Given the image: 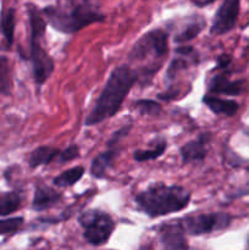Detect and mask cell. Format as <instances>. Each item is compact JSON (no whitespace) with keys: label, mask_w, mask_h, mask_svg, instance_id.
Listing matches in <instances>:
<instances>
[{"label":"cell","mask_w":249,"mask_h":250,"mask_svg":"<svg viewBox=\"0 0 249 250\" xmlns=\"http://www.w3.org/2000/svg\"><path fill=\"white\" fill-rule=\"evenodd\" d=\"M139 81V72L128 65H119L111 71L104 88L88 116L84 126L90 127L114 117L121 109L124 99Z\"/></svg>","instance_id":"1"},{"label":"cell","mask_w":249,"mask_h":250,"mask_svg":"<svg viewBox=\"0 0 249 250\" xmlns=\"http://www.w3.org/2000/svg\"><path fill=\"white\" fill-rule=\"evenodd\" d=\"M190 193L182 186L154 183L136 195L137 210L150 219L178 212L189 205Z\"/></svg>","instance_id":"2"},{"label":"cell","mask_w":249,"mask_h":250,"mask_svg":"<svg viewBox=\"0 0 249 250\" xmlns=\"http://www.w3.org/2000/svg\"><path fill=\"white\" fill-rule=\"evenodd\" d=\"M27 12L29 19V60L32 62L34 83L42 87L50 78L55 70L54 59L42 45L44 33L46 29V22L43 17V12L33 4L27 5Z\"/></svg>","instance_id":"3"},{"label":"cell","mask_w":249,"mask_h":250,"mask_svg":"<svg viewBox=\"0 0 249 250\" xmlns=\"http://www.w3.org/2000/svg\"><path fill=\"white\" fill-rule=\"evenodd\" d=\"M46 21L56 31L65 34H75L92 23L104 22L105 15L88 4H78L70 10L56 6H46L42 10Z\"/></svg>","instance_id":"4"},{"label":"cell","mask_w":249,"mask_h":250,"mask_svg":"<svg viewBox=\"0 0 249 250\" xmlns=\"http://www.w3.org/2000/svg\"><path fill=\"white\" fill-rule=\"evenodd\" d=\"M77 221L83 229L84 241L94 247L106 244L115 229L114 219L99 209L82 211L78 215Z\"/></svg>","instance_id":"5"},{"label":"cell","mask_w":249,"mask_h":250,"mask_svg":"<svg viewBox=\"0 0 249 250\" xmlns=\"http://www.w3.org/2000/svg\"><path fill=\"white\" fill-rule=\"evenodd\" d=\"M168 53V34L163 28H155L141 37L128 51L129 61H143L149 56L165 59Z\"/></svg>","instance_id":"6"},{"label":"cell","mask_w":249,"mask_h":250,"mask_svg":"<svg viewBox=\"0 0 249 250\" xmlns=\"http://www.w3.org/2000/svg\"><path fill=\"white\" fill-rule=\"evenodd\" d=\"M233 217L226 212H207L195 214L180 219L185 229L186 234L189 236H203L212 232L224 231L228 229Z\"/></svg>","instance_id":"7"},{"label":"cell","mask_w":249,"mask_h":250,"mask_svg":"<svg viewBox=\"0 0 249 250\" xmlns=\"http://www.w3.org/2000/svg\"><path fill=\"white\" fill-rule=\"evenodd\" d=\"M239 15V0H224L215 12L210 34L224 36L236 27Z\"/></svg>","instance_id":"8"},{"label":"cell","mask_w":249,"mask_h":250,"mask_svg":"<svg viewBox=\"0 0 249 250\" xmlns=\"http://www.w3.org/2000/svg\"><path fill=\"white\" fill-rule=\"evenodd\" d=\"M159 242L164 249H188L186 232L181 220H171L156 227Z\"/></svg>","instance_id":"9"},{"label":"cell","mask_w":249,"mask_h":250,"mask_svg":"<svg viewBox=\"0 0 249 250\" xmlns=\"http://www.w3.org/2000/svg\"><path fill=\"white\" fill-rule=\"evenodd\" d=\"M211 139L210 133H203L197 139L188 142L180 148V155L183 164L203 163L207 158V144Z\"/></svg>","instance_id":"10"},{"label":"cell","mask_w":249,"mask_h":250,"mask_svg":"<svg viewBox=\"0 0 249 250\" xmlns=\"http://www.w3.org/2000/svg\"><path fill=\"white\" fill-rule=\"evenodd\" d=\"M244 81L237 80L231 81L228 75L225 72L217 73L211 78L209 84V92L211 94H224V95H241L244 92Z\"/></svg>","instance_id":"11"},{"label":"cell","mask_w":249,"mask_h":250,"mask_svg":"<svg viewBox=\"0 0 249 250\" xmlns=\"http://www.w3.org/2000/svg\"><path fill=\"white\" fill-rule=\"evenodd\" d=\"M120 154L117 146H106V150L98 154L90 164V176L97 180H103L106 176L107 171L114 165L115 160Z\"/></svg>","instance_id":"12"},{"label":"cell","mask_w":249,"mask_h":250,"mask_svg":"<svg viewBox=\"0 0 249 250\" xmlns=\"http://www.w3.org/2000/svg\"><path fill=\"white\" fill-rule=\"evenodd\" d=\"M62 195L54 188L45 185H39L34 190L33 200H32V209L34 211H45L55 207L58 203L61 202Z\"/></svg>","instance_id":"13"},{"label":"cell","mask_w":249,"mask_h":250,"mask_svg":"<svg viewBox=\"0 0 249 250\" xmlns=\"http://www.w3.org/2000/svg\"><path fill=\"white\" fill-rule=\"evenodd\" d=\"M203 104L215 115H225V116H234L239 110V104L234 100L222 99L216 95L208 93L203 97Z\"/></svg>","instance_id":"14"},{"label":"cell","mask_w":249,"mask_h":250,"mask_svg":"<svg viewBox=\"0 0 249 250\" xmlns=\"http://www.w3.org/2000/svg\"><path fill=\"white\" fill-rule=\"evenodd\" d=\"M205 26H207V21H205L204 17H202L200 15H194V17H192V20L185 24V28L176 33V36L173 37V42L176 44L190 42L199 36V33L205 28Z\"/></svg>","instance_id":"15"},{"label":"cell","mask_w":249,"mask_h":250,"mask_svg":"<svg viewBox=\"0 0 249 250\" xmlns=\"http://www.w3.org/2000/svg\"><path fill=\"white\" fill-rule=\"evenodd\" d=\"M60 149L50 146H42L31 151L28 156V165L31 168L48 165L60 154Z\"/></svg>","instance_id":"16"},{"label":"cell","mask_w":249,"mask_h":250,"mask_svg":"<svg viewBox=\"0 0 249 250\" xmlns=\"http://www.w3.org/2000/svg\"><path fill=\"white\" fill-rule=\"evenodd\" d=\"M85 170L83 166H73L61 172L53 178V185L58 188H67L75 186L84 175Z\"/></svg>","instance_id":"17"},{"label":"cell","mask_w":249,"mask_h":250,"mask_svg":"<svg viewBox=\"0 0 249 250\" xmlns=\"http://www.w3.org/2000/svg\"><path fill=\"white\" fill-rule=\"evenodd\" d=\"M15 24H16L15 9L9 7V9L5 10V11H1V16H0V27H1V32L2 34H4L5 42H6L9 48L14 44Z\"/></svg>","instance_id":"18"},{"label":"cell","mask_w":249,"mask_h":250,"mask_svg":"<svg viewBox=\"0 0 249 250\" xmlns=\"http://www.w3.org/2000/svg\"><path fill=\"white\" fill-rule=\"evenodd\" d=\"M21 194L17 190L0 194V216H9L12 212L17 211L21 207Z\"/></svg>","instance_id":"19"},{"label":"cell","mask_w":249,"mask_h":250,"mask_svg":"<svg viewBox=\"0 0 249 250\" xmlns=\"http://www.w3.org/2000/svg\"><path fill=\"white\" fill-rule=\"evenodd\" d=\"M167 149V143L165 139H160L153 148L149 149H138V150L133 151V159L137 163H145V161L156 160L160 156L164 155V153Z\"/></svg>","instance_id":"20"},{"label":"cell","mask_w":249,"mask_h":250,"mask_svg":"<svg viewBox=\"0 0 249 250\" xmlns=\"http://www.w3.org/2000/svg\"><path fill=\"white\" fill-rule=\"evenodd\" d=\"M11 66L6 56H0V93L9 95L11 93Z\"/></svg>","instance_id":"21"},{"label":"cell","mask_w":249,"mask_h":250,"mask_svg":"<svg viewBox=\"0 0 249 250\" xmlns=\"http://www.w3.org/2000/svg\"><path fill=\"white\" fill-rule=\"evenodd\" d=\"M186 58H187V56L178 55L177 54V56H176L175 59H172V61L170 62V65H168L167 70H166L165 72L166 83L172 82V81L176 78V76H177L181 71L186 70V68L189 66V61H188Z\"/></svg>","instance_id":"22"},{"label":"cell","mask_w":249,"mask_h":250,"mask_svg":"<svg viewBox=\"0 0 249 250\" xmlns=\"http://www.w3.org/2000/svg\"><path fill=\"white\" fill-rule=\"evenodd\" d=\"M134 107L142 115H149V116H159L163 111V106L158 102L153 99H139L134 102Z\"/></svg>","instance_id":"23"},{"label":"cell","mask_w":249,"mask_h":250,"mask_svg":"<svg viewBox=\"0 0 249 250\" xmlns=\"http://www.w3.org/2000/svg\"><path fill=\"white\" fill-rule=\"evenodd\" d=\"M24 219L22 216L9 217V219L0 220V236L15 233L19 231L23 225Z\"/></svg>","instance_id":"24"},{"label":"cell","mask_w":249,"mask_h":250,"mask_svg":"<svg viewBox=\"0 0 249 250\" xmlns=\"http://www.w3.org/2000/svg\"><path fill=\"white\" fill-rule=\"evenodd\" d=\"M80 156V146L77 144H70L66 149L60 151L59 154V163L60 164H65V163H70V161L75 160Z\"/></svg>","instance_id":"25"},{"label":"cell","mask_w":249,"mask_h":250,"mask_svg":"<svg viewBox=\"0 0 249 250\" xmlns=\"http://www.w3.org/2000/svg\"><path fill=\"white\" fill-rule=\"evenodd\" d=\"M131 128L132 125H127V126H124L120 129H117V131H115L114 133H112L111 138L107 141L106 146H119L120 142H121L124 137H127V134L131 131Z\"/></svg>","instance_id":"26"},{"label":"cell","mask_w":249,"mask_h":250,"mask_svg":"<svg viewBox=\"0 0 249 250\" xmlns=\"http://www.w3.org/2000/svg\"><path fill=\"white\" fill-rule=\"evenodd\" d=\"M246 195H249V183H248V185L242 186V187L237 188L236 190H233L231 194L227 195V199H228V200L239 199V198L246 197Z\"/></svg>","instance_id":"27"},{"label":"cell","mask_w":249,"mask_h":250,"mask_svg":"<svg viewBox=\"0 0 249 250\" xmlns=\"http://www.w3.org/2000/svg\"><path fill=\"white\" fill-rule=\"evenodd\" d=\"M231 56L226 55V54H224V55H220L219 58H217V68H226L227 66L231 63Z\"/></svg>","instance_id":"28"},{"label":"cell","mask_w":249,"mask_h":250,"mask_svg":"<svg viewBox=\"0 0 249 250\" xmlns=\"http://www.w3.org/2000/svg\"><path fill=\"white\" fill-rule=\"evenodd\" d=\"M215 1H216V0H202V1H195V4H197L198 6H207V5L212 4V2Z\"/></svg>","instance_id":"29"},{"label":"cell","mask_w":249,"mask_h":250,"mask_svg":"<svg viewBox=\"0 0 249 250\" xmlns=\"http://www.w3.org/2000/svg\"><path fill=\"white\" fill-rule=\"evenodd\" d=\"M242 132H243L244 136H247L249 138V127H244L243 131H242Z\"/></svg>","instance_id":"30"},{"label":"cell","mask_w":249,"mask_h":250,"mask_svg":"<svg viewBox=\"0 0 249 250\" xmlns=\"http://www.w3.org/2000/svg\"><path fill=\"white\" fill-rule=\"evenodd\" d=\"M247 247L249 248V237H248V241H247Z\"/></svg>","instance_id":"31"},{"label":"cell","mask_w":249,"mask_h":250,"mask_svg":"<svg viewBox=\"0 0 249 250\" xmlns=\"http://www.w3.org/2000/svg\"><path fill=\"white\" fill-rule=\"evenodd\" d=\"M246 170L248 171V172H249V166H247V167H246Z\"/></svg>","instance_id":"32"}]
</instances>
